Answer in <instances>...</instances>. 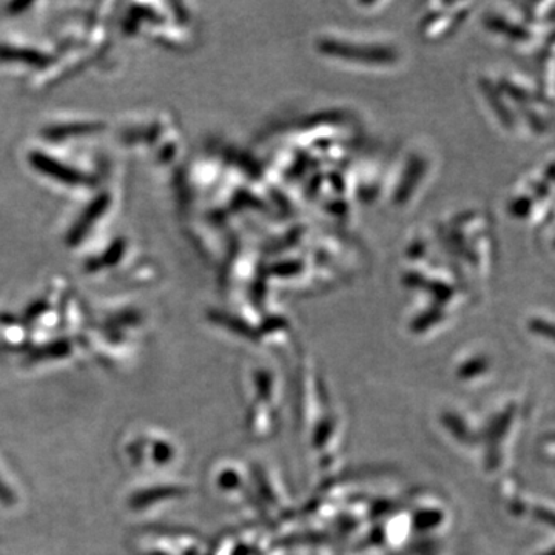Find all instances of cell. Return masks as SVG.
<instances>
[{
  "instance_id": "cell-2",
  "label": "cell",
  "mask_w": 555,
  "mask_h": 555,
  "mask_svg": "<svg viewBox=\"0 0 555 555\" xmlns=\"http://www.w3.org/2000/svg\"><path fill=\"white\" fill-rule=\"evenodd\" d=\"M0 499L5 500L7 503L11 502L9 489H7L2 483H0Z\"/></svg>"
},
{
  "instance_id": "cell-1",
  "label": "cell",
  "mask_w": 555,
  "mask_h": 555,
  "mask_svg": "<svg viewBox=\"0 0 555 555\" xmlns=\"http://www.w3.org/2000/svg\"><path fill=\"white\" fill-rule=\"evenodd\" d=\"M175 489H155V491L145 492V494L139 495L134 503L138 505H145V503L153 502V500L166 499V496L173 495Z\"/></svg>"
}]
</instances>
